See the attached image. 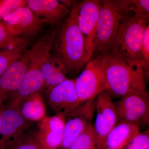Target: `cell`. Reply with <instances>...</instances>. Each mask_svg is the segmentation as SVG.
<instances>
[{"mask_svg":"<svg viewBox=\"0 0 149 149\" xmlns=\"http://www.w3.org/2000/svg\"><path fill=\"white\" fill-rule=\"evenodd\" d=\"M80 2L73 6L64 22L59 26L51 56L61 65L66 75L76 76L89 62L85 40L77 24Z\"/></svg>","mask_w":149,"mask_h":149,"instance_id":"1","label":"cell"},{"mask_svg":"<svg viewBox=\"0 0 149 149\" xmlns=\"http://www.w3.org/2000/svg\"><path fill=\"white\" fill-rule=\"evenodd\" d=\"M107 89L111 96L122 97L129 93L146 91L141 62L110 56L105 57Z\"/></svg>","mask_w":149,"mask_h":149,"instance_id":"2","label":"cell"},{"mask_svg":"<svg viewBox=\"0 0 149 149\" xmlns=\"http://www.w3.org/2000/svg\"><path fill=\"white\" fill-rule=\"evenodd\" d=\"M128 16L129 12L123 0L101 1L94 51L91 58L111 55L120 27Z\"/></svg>","mask_w":149,"mask_h":149,"instance_id":"3","label":"cell"},{"mask_svg":"<svg viewBox=\"0 0 149 149\" xmlns=\"http://www.w3.org/2000/svg\"><path fill=\"white\" fill-rule=\"evenodd\" d=\"M148 21L136 15L128 16L120 27L111 56L140 61L143 64L141 46Z\"/></svg>","mask_w":149,"mask_h":149,"instance_id":"4","label":"cell"},{"mask_svg":"<svg viewBox=\"0 0 149 149\" xmlns=\"http://www.w3.org/2000/svg\"><path fill=\"white\" fill-rule=\"evenodd\" d=\"M74 82L78 98L81 102L95 99L107 89L105 58H91Z\"/></svg>","mask_w":149,"mask_h":149,"instance_id":"5","label":"cell"},{"mask_svg":"<svg viewBox=\"0 0 149 149\" xmlns=\"http://www.w3.org/2000/svg\"><path fill=\"white\" fill-rule=\"evenodd\" d=\"M114 104L118 122H127L139 127L149 125V95L146 91L129 93Z\"/></svg>","mask_w":149,"mask_h":149,"instance_id":"6","label":"cell"},{"mask_svg":"<svg viewBox=\"0 0 149 149\" xmlns=\"http://www.w3.org/2000/svg\"><path fill=\"white\" fill-rule=\"evenodd\" d=\"M43 54L38 53L32 57L29 68L18 88L6 100V106L18 108L22 102L33 93L44 88L42 67L47 60Z\"/></svg>","mask_w":149,"mask_h":149,"instance_id":"7","label":"cell"},{"mask_svg":"<svg viewBox=\"0 0 149 149\" xmlns=\"http://www.w3.org/2000/svg\"><path fill=\"white\" fill-rule=\"evenodd\" d=\"M1 21L12 35L27 40L36 36L47 23L27 6L17 9Z\"/></svg>","mask_w":149,"mask_h":149,"instance_id":"8","label":"cell"},{"mask_svg":"<svg viewBox=\"0 0 149 149\" xmlns=\"http://www.w3.org/2000/svg\"><path fill=\"white\" fill-rule=\"evenodd\" d=\"M96 98V117L93 125L97 149H104L108 135L117 123V114L114 103L107 91H103Z\"/></svg>","mask_w":149,"mask_h":149,"instance_id":"9","label":"cell"},{"mask_svg":"<svg viewBox=\"0 0 149 149\" xmlns=\"http://www.w3.org/2000/svg\"><path fill=\"white\" fill-rule=\"evenodd\" d=\"M96 98L83 103L67 116L59 149H69L75 139L92 124L95 111ZM65 118V119H66Z\"/></svg>","mask_w":149,"mask_h":149,"instance_id":"10","label":"cell"},{"mask_svg":"<svg viewBox=\"0 0 149 149\" xmlns=\"http://www.w3.org/2000/svg\"><path fill=\"white\" fill-rule=\"evenodd\" d=\"M101 9V1L85 0L80 1L77 24L85 41L88 61L93 55L96 28Z\"/></svg>","mask_w":149,"mask_h":149,"instance_id":"11","label":"cell"},{"mask_svg":"<svg viewBox=\"0 0 149 149\" xmlns=\"http://www.w3.org/2000/svg\"><path fill=\"white\" fill-rule=\"evenodd\" d=\"M48 104L56 114L65 118L83 103L78 98L74 80L67 79L46 92Z\"/></svg>","mask_w":149,"mask_h":149,"instance_id":"12","label":"cell"},{"mask_svg":"<svg viewBox=\"0 0 149 149\" xmlns=\"http://www.w3.org/2000/svg\"><path fill=\"white\" fill-rule=\"evenodd\" d=\"M33 123L24 118L17 108L3 104L0 114V141L3 149L29 130Z\"/></svg>","mask_w":149,"mask_h":149,"instance_id":"13","label":"cell"},{"mask_svg":"<svg viewBox=\"0 0 149 149\" xmlns=\"http://www.w3.org/2000/svg\"><path fill=\"white\" fill-rule=\"evenodd\" d=\"M37 46L36 42L31 48L26 50L0 77V100L4 102L18 88L29 68Z\"/></svg>","mask_w":149,"mask_h":149,"instance_id":"14","label":"cell"},{"mask_svg":"<svg viewBox=\"0 0 149 149\" xmlns=\"http://www.w3.org/2000/svg\"><path fill=\"white\" fill-rule=\"evenodd\" d=\"M65 122V118L60 114L45 116L40 120L36 132L41 145L51 149H59Z\"/></svg>","mask_w":149,"mask_h":149,"instance_id":"15","label":"cell"},{"mask_svg":"<svg viewBox=\"0 0 149 149\" xmlns=\"http://www.w3.org/2000/svg\"><path fill=\"white\" fill-rule=\"evenodd\" d=\"M26 6L36 16L54 26L61 24L70 11L56 0H28Z\"/></svg>","mask_w":149,"mask_h":149,"instance_id":"16","label":"cell"},{"mask_svg":"<svg viewBox=\"0 0 149 149\" xmlns=\"http://www.w3.org/2000/svg\"><path fill=\"white\" fill-rule=\"evenodd\" d=\"M140 132L138 125L118 122L108 135L104 149H124Z\"/></svg>","mask_w":149,"mask_h":149,"instance_id":"17","label":"cell"},{"mask_svg":"<svg viewBox=\"0 0 149 149\" xmlns=\"http://www.w3.org/2000/svg\"><path fill=\"white\" fill-rule=\"evenodd\" d=\"M18 109L24 118L34 122L40 121L46 116V106L40 92L31 95L19 104Z\"/></svg>","mask_w":149,"mask_h":149,"instance_id":"18","label":"cell"},{"mask_svg":"<svg viewBox=\"0 0 149 149\" xmlns=\"http://www.w3.org/2000/svg\"><path fill=\"white\" fill-rule=\"evenodd\" d=\"M42 73L46 92L67 79L61 65L51 55L43 65Z\"/></svg>","mask_w":149,"mask_h":149,"instance_id":"19","label":"cell"},{"mask_svg":"<svg viewBox=\"0 0 149 149\" xmlns=\"http://www.w3.org/2000/svg\"><path fill=\"white\" fill-rule=\"evenodd\" d=\"M28 42L16 48L0 50V77L26 50Z\"/></svg>","mask_w":149,"mask_h":149,"instance_id":"20","label":"cell"},{"mask_svg":"<svg viewBox=\"0 0 149 149\" xmlns=\"http://www.w3.org/2000/svg\"><path fill=\"white\" fill-rule=\"evenodd\" d=\"M4 149H41L36 131L28 130Z\"/></svg>","mask_w":149,"mask_h":149,"instance_id":"21","label":"cell"},{"mask_svg":"<svg viewBox=\"0 0 149 149\" xmlns=\"http://www.w3.org/2000/svg\"><path fill=\"white\" fill-rule=\"evenodd\" d=\"M69 149H97L94 125L88 126L72 143Z\"/></svg>","mask_w":149,"mask_h":149,"instance_id":"22","label":"cell"},{"mask_svg":"<svg viewBox=\"0 0 149 149\" xmlns=\"http://www.w3.org/2000/svg\"><path fill=\"white\" fill-rule=\"evenodd\" d=\"M29 41L12 35L0 21V50L13 49Z\"/></svg>","mask_w":149,"mask_h":149,"instance_id":"23","label":"cell"},{"mask_svg":"<svg viewBox=\"0 0 149 149\" xmlns=\"http://www.w3.org/2000/svg\"><path fill=\"white\" fill-rule=\"evenodd\" d=\"M128 12L135 13V15L149 19V0H123Z\"/></svg>","mask_w":149,"mask_h":149,"instance_id":"24","label":"cell"},{"mask_svg":"<svg viewBox=\"0 0 149 149\" xmlns=\"http://www.w3.org/2000/svg\"><path fill=\"white\" fill-rule=\"evenodd\" d=\"M26 0H0V21L19 8L27 5Z\"/></svg>","mask_w":149,"mask_h":149,"instance_id":"25","label":"cell"},{"mask_svg":"<svg viewBox=\"0 0 149 149\" xmlns=\"http://www.w3.org/2000/svg\"><path fill=\"white\" fill-rule=\"evenodd\" d=\"M141 54L143 59V68L144 76L146 77L149 76V25H148L144 30Z\"/></svg>","mask_w":149,"mask_h":149,"instance_id":"26","label":"cell"},{"mask_svg":"<svg viewBox=\"0 0 149 149\" xmlns=\"http://www.w3.org/2000/svg\"><path fill=\"white\" fill-rule=\"evenodd\" d=\"M126 149H149V130L141 133L133 138Z\"/></svg>","mask_w":149,"mask_h":149,"instance_id":"27","label":"cell"},{"mask_svg":"<svg viewBox=\"0 0 149 149\" xmlns=\"http://www.w3.org/2000/svg\"><path fill=\"white\" fill-rule=\"evenodd\" d=\"M61 3L65 6L68 9L72 8V7L77 3V2L75 1H70V0H63V1H59Z\"/></svg>","mask_w":149,"mask_h":149,"instance_id":"28","label":"cell"},{"mask_svg":"<svg viewBox=\"0 0 149 149\" xmlns=\"http://www.w3.org/2000/svg\"><path fill=\"white\" fill-rule=\"evenodd\" d=\"M3 103V102L2 100H0V114H1V108L2 106ZM0 149H3L2 146L1 144V141H0Z\"/></svg>","mask_w":149,"mask_h":149,"instance_id":"29","label":"cell"},{"mask_svg":"<svg viewBox=\"0 0 149 149\" xmlns=\"http://www.w3.org/2000/svg\"><path fill=\"white\" fill-rule=\"evenodd\" d=\"M41 145V144H40ZM41 149H51L50 148H47V147H45V146H43L41 145Z\"/></svg>","mask_w":149,"mask_h":149,"instance_id":"30","label":"cell"}]
</instances>
